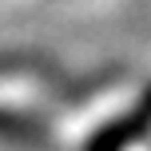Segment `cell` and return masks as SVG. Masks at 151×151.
<instances>
[{"label": "cell", "instance_id": "cell-1", "mask_svg": "<svg viewBox=\"0 0 151 151\" xmlns=\"http://www.w3.org/2000/svg\"><path fill=\"white\" fill-rule=\"evenodd\" d=\"M147 115H151V99L139 107V115H135L131 123H115L111 131H104V135L96 139V147H91V151H123V147H127V139L135 135L139 127H143V119H147Z\"/></svg>", "mask_w": 151, "mask_h": 151}]
</instances>
